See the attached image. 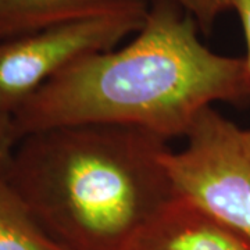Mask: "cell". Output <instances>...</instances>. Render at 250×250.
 Returning <instances> with one entry per match:
<instances>
[{
	"label": "cell",
	"instance_id": "2",
	"mask_svg": "<svg viewBox=\"0 0 250 250\" xmlns=\"http://www.w3.org/2000/svg\"><path fill=\"white\" fill-rule=\"evenodd\" d=\"M170 142L134 126H59L20 139L6 181L70 250H123L175 197Z\"/></svg>",
	"mask_w": 250,
	"mask_h": 250
},
{
	"label": "cell",
	"instance_id": "4",
	"mask_svg": "<svg viewBox=\"0 0 250 250\" xmlns=\"http://www.w3.org/2000/svg\"><path fill=\"white\" fill-rule=\"evenodd\" d=\"M146 14L81 18L0 41V104L13 114L56 74L89 54L116 49Z\"/></svg>",
	"mask_w": 250,
	"mask_h": 250
},
{
	"label": "cell",
	"instance_id": "6",
	"mask_svg": "<svg viewBox=\"0 0 250 250\" xmlns=\"http://www.w3.org/2000/svg\"><path fill=\"white\" fill-rule=\"evenodd\" d=\"M152 0H0V41L81 18L147 14Z\"/></svg>",
	"mask_w": 250,
	"mask_h": 250
},
{
	"label": "cell",
	"instance_id": "9",
	"mask_svg": "<svg viewBox=\"0 0 250 250\" xmlns=\"http://www.w3.org/2000/svg\"><path fill=\"white\" fill-rule=\"evenodd\" d=\"M18 142L14 114L0 104V178L6 177Z\"/></svg>",
	"mask_w": 250,
	"mask_h": 250
},
{
	"label": "cell",
	"instance_id": "5",
	"mask_svg": "<svg viewBox=\"0 0 250 250\" xmlns=\"http://www.w3.org/2000/svg\"><path fill=\"white\" fill-rule=\"evenodd\" d=\"M123 250H250V239L175 196Z\"/></svg>",
	"mask_w": 250,
	"mask_h": 250
},
{
	"label": "cell",
	"instance_id": "1",
	"mask_svg": "<svg viewBox=\"0 0 250 250\" xmlns=\"http://www.w3.org/2000/svg\"><path fill=\"white\" fill-rule=\"evenodd\" d=\"M174 0H152L124 47L89 54L56 74L14 113L18 139L70 125L113 124L171 142L215 102L250 100L243 57L214 53Z\"/></svg>",
	"mask_w": 250,
	"mask_h": 250
},
{
	"label": "cell",
	"instance_id": "11",
	"mask_svg": "<svg viewBox=\"0 0 250 250\" xmlns=\"http://www.w3.org/2000/svg\"><path fill=\"white\" fill-rule=\"evenodd\" d=\"M242 142H243V146H245L246 152L250 154V129L249 131L242 129Z\"/></svg>",
	"mask_w": 250,
	"mask_h": 250
},
{
	"label": "cell",
	"instance_id": "8",
	"mask_svg": "<svg viewBox=\"0 0 250 250\" xmlns=\"http://www.w3.org/2000/svg\"><path fill=\"white\" fill-rule=\"evenodd\" d=\"M193 18L200 32L208 35L217 20L225 11L231 10V0H174Z\"/></svg>",
	"mask_w": 250,
	"mask_h": 250
},
{
	"label": "cell",
	"instance_id": "10",
	"mask_svg": "<svg viewBox=\"0 0 250 250\" xmlns=\"http://www.w3.org/2000/svg\"><path fill=\"white\" fill-rule=\"evenodd\" d=\"M231 10H235L241 18L242 28L246 39V47H248V53L243 59L246 62V67L250 75V0H231Z\"/></svg>",
	"mask_w": 250,
	"mask_h": 250
},
{
	"label": "cell",
	"instance_id": "3",
	"mask_svg": "<svg viewBox=\"0 0 250 250\" xmlns=\"http://www.w3.org/2000/svg\"><path fill=\"white\" fill-rule=\"evenodd\" d=\"M184 139L166 156L175 196L250 239V154L242 129L208 107Z\"/></svg>",
	"mask_w": 250,
	"mask_h": 250
},
{
	"label": "cell",
	"instance_id": "7",
	"mask_svg": "<svg viewBox=\"0 0 250 250\" xmlns=\"http://www.w3.org/2000/svg\"><path fill=\"white\" fill-rule=\"evenodd\" d=\"M0 250H70L39 224L6 178H0Z\"/></svg>",
	"mask_w": 250,
	"mask_h": 250
}]
</instances>
